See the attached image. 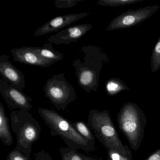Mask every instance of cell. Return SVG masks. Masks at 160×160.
<instances>
[{
	"mask_svg": "<svg viewBox=\"0 0 160 160\" xmlns=\"http://www.w3.org/2000/svg\"><path fill=\"white\" fill-rule=\"evenodd\" d=\"M81 51L84 53V62L79 59L73 62L78 85L87 92H96L99 87L100 73L109 58L100 48L92 45L84 46Z\"/></svg>",
	"mask_w": 160,
	"mask_h": 160,
	"instance_id": "1",
	"label": "cell"
},
{
	"mask_svg": "<svg viewBox=\"0 0 160 160\" xmlns=\"http://www.w3.org/2000/svg\"><path fill=\"white\" fill-rule=\"evenodd\" d=\"M38 113L51 130L53 137L59 136L68 147L88 152L95 150V143L82 136L72 125L71 122L57 111L48 108H39Z\"/></svg>",
	"mask_w": 160,
	"mask_h": 160,
	"instance_id": "2",
	"label": "cell"
},
{
	"mask_svg": "<svg viewBox=\"0 0 160 160\" xmlns=\"http://www.w3.org/2000/svg\"><path fill=\"white\" fill-rule=\"evenodd\" d=\"M147 120L141 108L132 102L124 104L117 115L119 128L134 151L139 148L143 140Z\"/></svg>",
	"mask_w": 160,
	"mask_h": 160,
	"instance_id": "3",
	"label": "cell"
},
{
	"mask_svg": "<svg viewBox=\"0 0 160 160\" xmlns=\"http://www.w3.org/2000/svg\"><path fill=\"white\" fill-rule=\"evenodd\" d=\"M88 124L94 132L95 137L107 149H112L125 155L132 154L129 146L123 145L120 139L108 110L92 109L89 114Z\"/></svg>",
	"mask_w": 160,
	"mask_h": 160,
	"instance_id": "4",
	"label": "cell"
},
{
	"mask_svg": "<svg viewBox=\"0 0 160 160\" xmlns=\"http://www.w3.org/2000/svg\"><path fill=\"white\" fill-rule=\"evenodd\" d=\"M11 121L17 139L16 148L31 156L32 144L39 139L42 132L41 125L29 112L23 110L12 111Z\"/></svg>",
	"mask_w": 160,
	"mask_h": 160,
	"instance_id": "5",
	"label": "cell"
},
{
	"mask_svg": "<svg viewBox=\"0 0 160 160\" xmlns=\"http://www.w3.org/2000/svg\"><path fill=\"white\" fill-rule=\"evenodd\" d=\"M43 90L46 97L58 110H65L70 103L76 99L75 90L66 80L63 73L55 75L48 79Z\"/></svg>",
	"mask_w": 160,
	"mask_h": 160,
	"instance_id": "6",
	"label": "cell"
},
{
	"mask_svg": "<svg viewBox=\"0 0 160 160\" xmlns=\"http://www.w3.org/2000/svg\"><path fill=\"white\" fill-rule=\"evenodd\" d=\"M159 8L158 5H155L129 10L114 18L107 28V30L110 31L134 27L149 19Z\"/></svg>",
	"mask_w": 160,
	"mask_h": 160,
	"instance_id": "7",
	"label": "cell"
},
{
	"mask_svg": "<svg viewBox=\"0 0 160 160\" xmlns=\"http://www.w3.org/2000/svg\"><path fill=\"white\" fill-rule=\"evenodd\" d=\"M0 92L6 102L13 109L18 108L29 112L32 108L31 104L32 99L23 91L9 85L3 79H0Z\"/></svg>",
	"mask_w": 160,
	"mask_h": 160,
	"instance_id": "8",
	"label": "cell"
},
{
	"mask_svg": "<svg viewBox=\"0 0 160 160\" xmlns=\"http://www.w3.org/2000/svg\"><path fill=\"white\" fill-rule=\"evenodd\" d=\"M9 58L10 57L7 55H2L0 57V74L9 85L23 91L26 87L25 76L10 62Z\"/></svg>",
	"mask_w": 160,
	"mask_h": 160,
	"instance_id": "9",
	"label": "cell"
},
{
	"mask_svg": "<svg viewBox=\"0 0 160 160\" xmlns=\"http://www.w3.org/2000/svg\"><path fill=\"white\" fill-rule=\"evenodd\" d=\"M92 27V25L89 24L69 27L57 34L50 36L48 41L49 43L56 45H68L71 43L77 42L79 39L87 34Z\"/></svg>",
	"mask_w": 160,
	"mask_h": 160,
	"instance_id": "10",
	"label": "cell"
},
{
	"mask_svg": "<svg viewBox=\"0 0 160 160\" xmlns=\"http://www.w3.org/2000/svg\"><path fill=\"white\" fill-rule=\"evenodd\" d=\"M89 14V13L85 12L71 14L54 18L38 28L34 33V36L38 37L58 31L61 29L70 26L78 20L88 16Z\"/></svg>",
	"mask_w": 160,
	"mask_h": 160,
	"instance_id": "11",
	"label": "cell"
},
{
	"mask_svg": "<svg viewBox=\"0 0 160 160\" xmlns=\"http://www.w3.org/2000/svg\"><path fill=\"white\" fill-rule=\"evenodd\" d=\"M11 52L14 61L23 64L42 68H46L54 64L53 62L41 58L34 50L33 47H24L14 48L12 49Z\"/></svg>",
	"mask_w": 160,
	"mask_h": 160,
	"instance_id": "12",
	"label": "cell"
},
{
	"mask_svg": "<svg viewBox=\"0 0 160 160\" xmlns=\"http://www.w3.org/2000/svg\"><path fill=\"white\" fill-rule=\"evenodd\" d=\"M0 138L6 146H12L13 143L9 118L6 116L4 106L2 103H0Z\"/></svg>",
	"mask_w": 160,
	"mask_h": 160,
	"instance_id": "13",
	"label": "cell"
},
{
	"mask_svg": "<svg viewBox=\"0 0 160 160\" xmlns=\"http://www.w3.org/2000/svg\"><path fill=\"white\" fill-rule=\"evenodd\" d=\"M33 48L41 58L54 63L61 60L63 58L62 53L55 51L51 43H46L42 47H33Z\"/></svg>",
	"mask_w": 160,
	"mask_h": 160,
	"instance_id": "14",
	"label": "cell"
},
{
	"mask_svg": "<svg viewBox=\"0 0 160 160\" xmlns=\"http://www.w3.org/2000/svg\"><path fill=\"white\" fill-rule=\"evenodd\" d=\"M107 93L109 96L117 95L123 91H131L128 86L124 84L122 80L119 78H111L108 79L105 84Z\"/></svg>",
	"mask_w": 160,
	"mask_h": 160,
	"instance_id": "15",
	"label": "cell"
},
{
	"mask_svg": "<svg viewBox=\"0 0 160 160\" xmlns=\"http://www.w3.org/2000/svg\"><path fill=\"white\" fill-rule=\"evenodd\" d=\"M60 152L62 156L61 160H89L90 156L77 151V150L69 148H60Z\"/></svg>",
	"mask_w": 160,
	"mask_h": 160,
	"instance_id": "16",
	"label": "cell"
},
{
	"mask_svg": "<svg viewBox=\"0 0 160 160\" xmlns=\"http://www.w3.org/2000/svg\"><path fill=\"white\" fill-rule=\"evenodd\" d=\"M71 123L82 136L84 137L90 142L95 143V136L92 133V129L88 123L83 121H78L76 122H71Z\"/></svg>",
	"mask_w": 160,
	"mask_h": 160,
	"instance_id": "17",
	"label": "cell"
},
{
	"mask_svg": "<svg viewBox=\"0 0 160 160\" xmlns=\"http://www.w3.org/2000/svg\"><path fill=\"white\" fill-rule=\"evenodd\" d=\"M151 65L152 72H155L160 69V36L152 52Z\"/></svg>",
	"mask_w": 160,
	"mask_h": 160,
	"instance_id": "18",
	"label": "cell"
},
{
	"mask_svg": "<svg viewBox=\"0 0 160 160\" xmlns=\"http://www.w3.org/2000/svg\"><path fill=\"white\" fill-rule=\"evenodd\" d=\"M144 0H99L98 4L108 7H118L129 4H134Z\"/></svg>",
	"mask_w": 160,
	"mask_h": 160,
	"instance_id": "19",
	"label": "cell"
},
{
	"mask_svg": "<svg viewBox=\"0 0 160 160\" xmlns=\"http://www.w3.org/2000/svg\"><path fill=\"white\" fill-rule=\"evenodd\" d=\"M108 160H133L132 154L125 155L112 149H108Z\"/></svg>",
	"mask_w": 160,
	"mask_h": 160,
	"instance_id": "20",
	"label": "cell"
},
{
	"mask_svg": "<svg viewBox=\"0 0 160 160\" xmlns=\"http://www.w3.org/2000/svg\"><path fill=\"white\" fill-rule=\"evenodd\" d=\"M6 160H31V156L21 152L15 148L9 152Z\"/></svg>",
	"mask_w": 160,
	"mask_h": 160,
	"instance_id": "21",
	"label": "cell"
},
{
	"mask_svg": "<svg viewBox=\"0 0 160 160\" xmlns=\"http://www.w3.org/2000/svg\"><path fill=\"white\" fill-rule=\"evenodd\" d=\"M79 0H56L54 5L58 9L72 8L76 5Z\"/></svg>",
	"mask_w": 160,
	"mask_h": 160,
	"instance_id": "22",
	"label": "cell"
},
{
	"mask_svg": "<svg viewBox=\"0 0 160 160\" xmlns=\"http://www.w3.org/2000/svg\"><path fill=\"white\" fill-rule=\"evenodd\" d=\"M35 160H53L48 152L42 150L35 154Z\"/></svg>",
	"mask_w": 160,
	"mask_h": 160,
	"instance_id": "23",
	"label": "cell"
},
{
	"mask_svg": "<svg viewBox=\"0 0 160 160\" xmlns=\"http://www.w3.org/2000/svg\"><path fill=\"white\" fill-rule=\"evenodd\" d=\"M145 160H160V148L150 154Z\"/></svg>",
	"mask_w": 160,
	"mask_h": 160,
	"instance_id": "24",
	"label": "cell"
},
{
	"mask_svg": "<svg viewBox=\"0 0 160 160\" xmlns=\"http://www.w3.org/2000/svg\"><path fill=\"white\" fill-rule=\"evenodd\" d=\"M89 160H98V159H96V158H93V157H91V156H90L89 159Z\"/></svg>",
	"mask_w": 160,
	"mask_h": 160,
	"instance_id": "25",
	"label": "cell"
}]
</instances>
